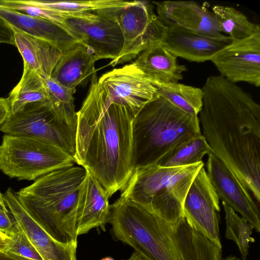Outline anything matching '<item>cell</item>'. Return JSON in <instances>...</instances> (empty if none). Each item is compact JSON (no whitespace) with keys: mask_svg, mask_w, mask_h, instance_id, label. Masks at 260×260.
Listing matches in <instances>:
<instances>
[{"mask_svg":"<svg viewBox=\"0 0 260 260\" xmlns=\"http://www.w3.org/2000/svg\"><path fill=\"white\" fill-rule=\"evenodd\" d=\"M98 81L112 102L126 107L134 115L159 96L155 81L133 63L107 72Z\"/></svg>","mask_w":260,"mask_h":260,"instance_id":"8fae6325","label":"cell"},{"mask_svg":"<svg viewBox=\"0 0 260 260\" xmlns=\"http://www.w3.org/2000/svg\"><path fill=\"white\" fill-rule=\"evenodd\" d=\"M203 161L186 166L153 165L134 170L120 197L146 208L158 217L175 225L183 216V203Z\"/></svg>","mask_w":260,"mask_h":260,"instance_id":"8992f818","label":"cell"},{"mask_svg":"<svg viewBox=\"0 0 260 260\" xmlns=\"http://www.w3.org/2000/svg\"><path fill=\"white\" fill-rule=\"evenodd\" d=\"M219 199L203 166L193 178L183 203V216L190 225L221 247Z\"/></svg>","mask_w":260,"mask_h":260,"instance_id":"7c38bea8","label":"cell"},{"mask_svg":"<svg viewBox=\"0 0 260 260\" xmlns=\"http://www.w3.org/2000/svg\"><path fill=\"white\" fill-rule=\"evenodd\" d=\"M23 2L66 14H74L122 6L128 2L121 0L46 1L22 0Z\"/></svg>","mask_w":260,"mask_h":260,"instance_id":"f1b7e54d","label":"cell"},{"mask_svg":"<svg viewBox=\"0 0 260 260\" xmlns=\"http://www.w3.org/2000/svg\"><path fill=\"white\" fill-rule=\"evenodd\" d=\"M211 153L210 147L201 134L174 146L155 165L162 167L191 165L203 161V157Z\"/></svg>","mask_w":260,"mask_h":260,"instance_id":"cb8c5ba5","label":"cell"},{"mask_svg":"<svg viewBox=\"0 0 260 260\" xmlns=\"http://www.w3.org/2000/svg\"><path fill=\"white\" fill-rule=\"evenodd\" d=\"M122 260H147L145 257L142 256L138 252L134 251L131 255L126 259Z\"/></svg>","mask_w":260,"mask_h":260,"instance_id":"74e56055","label":"cell"},{"mask_svg":"<svg viewBox=\"0 0 260 260\" xmlns=\"http://www.w3.org/2000/svg\"><path fill=\"white\" fill-rule=\"evenodd\" d=\"M154 8L152 3L135 1L92 12L114 20L123 36L122 50L108 65L115 67L131 61L152 44L161 42L167 27L159 20Z\"/></svg>","mask_w":260,"mask_h":260,"instance_id":"ba28073f","label":"cell"},{"mask_svg":"<svg viewBox=\"0 0 260 260\" xmlns=\"http://www.w3.org/2000/svg\"><path fill=\"white\" fill-rule=\"evenodd\" d=\"M4 197L15 223L44 260H77V245L63 244L51 237L26 211L13 189L8 188Z\"/></svg>","mask_w":260,"mask_h":260,"instance_id":"9a60e30c","label":"cell"},{"mask_svg":"<svg viewBox=\"0 0 260 260\" xmlns=\"http://www.w3.org/2000/svg\"><path fill=\"white\" fill-rule=\"evenodd\" d=\"M192 236L194 260H221L222 247L192 226Z\"/></svg>","mask_w":260,"mask_h":260,"instance_id":"4dcf8cb0","label":"cell"},{"mask_svg":"<svg viewBox=\"0 0 260 260\" xmlns=\"http://www.w3.org/2000/svg\"><path fill=\"white\" fill-rule=\"evenodd\" d=\"M0 18L9 26L48 43L61 53L78 43L61 24L48 19L3 7H0Z\"/></svg>","mask_w":260,"mask_h":260,"instance_id":"d6986e66","label":"cell"},{"mask_svg":"<svg viewBox=\"0 0 260 260\" xmlns=\"http://www.w3.org/2000/svg\"><path fill=\"white\" fill-rule=\"evenodd\" d=\"M11 114H15L26 105L38 102L49 101L44 79L23 64L22 77L8 98Z\"/></svg>","mask_w":260,"mask_h":260,"instance_id":"603a6c76","label":"cell"},{"mask_svg":"<svg viewBox=\"0 0 260 260\" xmlns=\"http://www.w3.org/2000/svg\"><path fill=\"white\" fill-rule=\"evenodd\" d=\"M0 260H29L5 250H0Z\"/></svg>","mask_w":260,"mask_h":260,"instance_id":"d590c367","label":"cell"},{"mask_svg":"<svg viewBox=\"0 0 260 260\" xmlns=\"http://www.w3.org/2000/svg\"><path fill=\"white\" fill-rule=\"evenodd\" d=\"M0 43L15 45L14 32L2 19L0 18Z\"/></svg>","mask_w":260,"mask_h":260,"instance_id":"836d02e7","label":"cell"},{"mask_svg":"<svg viewBox=\"0 0 260 260\" xmlns=\"http://www.w3.org/2000/svg\"><path fill=\"white\" fill-rule=\"evenodd\" d=\"M222 205L226 222L225 237L236 244L242 259H246L249 253L250 243L255 242L254 239L251 236L254 228L246 219L239 216L225 203L222 202Z\"/></svg>","mask_w":260,"mask_h":260,"instance_id":"83f0119b","label":"cell"},{"mask_svg":"<svg viewBox=\"0 0 260 260\" xmlns=\"http://www.w3.org/2000/svg\"><path fill=\"white\" fill-rule=\"evenodd\" d=\"M101 260H114L112 257L108 256L102 258Z\"/></svg>","mask_w":260,"mask_h":260,"instance_id":"f35d334b","label":"cell"},{"mask_svg":"<svg viewBox=\"0 0 260 260\" xmlns=\"http://www.w3.org/2000/svg\"><path fill=\"white\" fill-rule=\"evenodd\" d=\"M177 58L158 41L148 47L132 63L154 81L178 82L187 69L178 63Z\"/></svg>","mask_w":260,"mask_h":260,"instance_id":"44dd1931","label":"cell"},{"mask_svg":"<svg viewBox=\"0 0 260 260\" xmlns=\"http://www.w3.org/2000/svg\"><path fill=\"white\" fill-rule=\"evenodd\" d=\"M62 149L36 139L5 134L0 146V170L10 178L35 181L57 169L74 165Z\"/></svg>","mask_w":260,"mask_h":260,"instance_id":"52a82bcc","label":"cell"},{"mask_svg":"<svg viewBox=\"0 0 260 260\" xmlns=\"http://www.w3.org/2000/svg\"><path fill=\"white\" fill-rule=\"evenodd\" d=\"M10 238L0 232V250H5Z\"/></svg>","mask_w":260,"mask_h":260,"instance_id":"8d00e7d4","label":"cell"},{"mask_svg":"<svg viewBox=\"0 0 260 260\" xmlns=\"http://www.w3.org/2000/svg\"><path fill=\"white\" fill-rule=\"evenodd\" d=\"M201 134L198 116L184 112L159 95L145 104L134 117L133 172L155 165L174 146Z\"/></svg>","mask_w":260,"mask_h":260,"instance_id":"5b68a950","label":"cell"},{"mask_svg":"<svg viewBox=\"0 0 260 260\" xmlns=\"http://www.w3.org/2000/svg\"><path fill=\"white\" fill-rule=\"evenodd\" d=\"M157 16L166 27L177 26L212 37L224 36L212 11L193 1L153 2Z\"/></svg>","mask_w":260,"mask_h":260,"instance_id":"2e32d148","label":"cell"},{"mask_svg":"<svg viewBox=\"0 0 260 260\" xmlns=\"http://www.w3.org/2000/svg\"><path fill=\"white\" fill-rule=\"evenodd\" d=\"M221 76L260 86V33L231 43L211 59Z\"/></svg>","mask_w":260,"mask_h":260,"instance_id":"4fadbf2b","label":"cell"},{"mask_svg":"<svg viewBox=\"0 0 260 260\" xmlns=\"http://www.w3.org/2000/svg\"><path fill=\"white\" fill-rule=\"evenodd\" d=\"M11 28L23 64L44 79L50 77L62 53L45 41Z\"/></svg>","mask_w":260,"mask_h":260,"instance_id":"7402d4cb","label":"cell"},{"mask_svg":"<svg viewBox=\"0 0 260 260\" xmlns=\"http://www.w3.org/2000/svg\"><path fill=\"white\" fill-rule=\"evenodd\" d=\"M86 174L81 166L69 165L15 192L29 214L60 243L77 245L76 204Z\"/></svg>","mask_w":260,"mask_h":260,"instance_id":"277c9868","label":"cell"},{"mask_svg":"<svg viewBox=\"0 0 260 260\" xmlns=\"http://www.w3.org/2000/svg\"><path fill=\"white\" fill-rule=\"evenodd\" d=\"M94 54L83 45L77 43L62 53L51 78L66 88L76 91L96 74Z\"/></svg>","mask_w":260,"mask_h":260,"instance_id":"ffe728a7","label":"cell"},{"mask_svg":"<svg viewBox=\"0 0 260 260\" xmlns=\"http://www.w3.org/2000/svg\"><path fill=\"white\" fill-rule=\"evenodd\" d=\"M18 231L7 207L4 193L0 191V232L9 238Z\"/></svg>","mask_w":260,"mask_h":260,"instance_id":"d6a6232c","label":"cell"},{"mask_svg":"<svg viewBox=\"0 0 260 260\" xmlns=\"http://www.w3.org/2000/svg\"><path fill=\"white\" fill-rule=\"evenodd\" d=\"M208 155L206 173L219 199L239 213L259 233V210L250 191L215 155L212 153Z\"/></svg>","mask_w":260,"mask_h":260,"instance_id":"5bb4252c","label":"cell"},{"mask_svg":"<svg viewBox=\"0 0 260 260\" xmlns=\"http://www.w3.org/2000/svg\"><path fill=\"white\" fill-rule=\"evenodd\" d=\"M0 7L15 10L31 16L48 19L61 25L70 14L28 4L22 0H2L0 1Z\"/></svg>","mask_w":260,"mask_h":260,"instance_id":"f546056e","label":"cell"},{"mask_svg":"<svg viewBox=\"0 0 260 260\" xmlns=\"http://www.w3.org/2000/svg\"><path fill=\"white\" fill-rule=\"evenodd\" d=\"M222 32L226 34L231 42H236L260 33L259 25L249 21L242 12L233 7L221 5L213 7Z\"/></svg>","mask_w":260,"mask_h":260,"instance_id":"484cf974","label":"cell"},{"mask_svg":"<svg viewBox=\"0 0 260 260\" xmlns=\"http://www.w3.org/2000/svg\"><path fill=\"white\" fill-rule=\"evenodd\" d=\"M11 114L8 98H0V127Z\"/></svg>","mask_w":260,"mask_h":260,"instance_id":"e575fe53","label":"cell"},{"mask_svg":"<svg viewBox=\"0 0 260 260\" xmlns=\"http://www.w3.org/2000/svg\"><path fill=\"white\" fill-rule=\"evenodd\" d=\"M167 27L161 41L163 45L176 57L190 61L210 60L216 53L231 43L230 37L225 35L215 38L177 26Z\"/></svg>","mask_w":260,"mask_h":260,"instance_id":"e0dca14e","label":"cell"},{"mask_svg":"<svg viewBox=\"0 0 260 260\" xmlns=\"http://www.w3.org/2000/svg\"><path fill=\"white\" fill-rule=\"evenodd\" d=\"M108 223L117 240L147 260H194L192 228L184 217L171 225L142 205L120 197L110 205Z\"/></svg>","mask_w":260,"mask_h":260,"instance_id":"3957f363","label":"cell"},{"mask_svg":"<svg viewBox=\"0 0 260 260\" xmlns=\"http://www.w3.org/2000/svg\"><path fill=\"white\" fill-rule=\"evenodd\" d=\"M109 198L106 190L87 171L76 204L78 236L93 228L105 231L110 212Z\"/></svg>","mask_w":260,"mask_h":260,"instance_id":"ac0fdd59","label":"cell"},{"mask_svg":"<svg viewBox=\"0 0 260 260\" xmlns=\"http://www.w3.org/2000/svg\"><path fill=\"white\" fill-rule=\"evenodd\" d=\"M5 251L29 260H44L19 228L18 231L10 238Z\"/></svg>","mask_w":260,"mask_h":260,"instance_id":"1f68e13d","label":"cell"},{"mask_svg":"<svg viewBox=\"0 0 260 260\" xmlns=\"http://www.w3.org/2000/svg\"><path fill=\"white\" fill-rule=\"evenodd\" d=\"M202 89V134L212 153L259 203V105L249 93L221 75L209 77Z\"/></svg>","mask_w":260,"mask_h":260,"instance_id":"6da1fadb","label":"cell"},{"mask_svg":"<svg viewBox=\"0 0 260 260\" xmlns=\"http://www.w3.org/2000/svg\"><path fill=\"white\" fill-rule=\"evenodd\" d=\"M159 95L180 110L198 116L202 106V88L178 82L161 83L155 82Z\"/></svg>","mask_w":260,"mask_h":260,"instance_id":"d4e9b609","label":"cell"},{"mask_svg":"<svg viewBox=\"0 0 260 260\" xmlns=\"http://www.w3.org/2000/svg\"><path fill=\"white\" fill-rule=\"evenodd\" d=\"M61 25L94 54L97 60L115 59L121 52L123 38L117 23L105 15L85 12L70 14Z\"/></svg>","mask_w":260,"mask_h":260,"instance_id":"30bf717a","label":"cell"},{"mask_svg":"<svg viewBox=\"0 0 260 260\" xmlns=\"http://www.w3.org/2000/svg\"><path fill=\"white\" fill-rule=\"evenodd\" d=\"M50 106L58 118L76 132L77 112L74 94L76 91L63 87L52 78L44 79Z\"/></svg>","mask_w":260,"mask_h":260,"instance_id":"4316f807","label":"cell"},{"mask_svg":"<svg viewBox=\"0 0 260 260\" xmlns=\"http://www.w3.org/2000/svg\"><path fill=\"white\" fill-rule=\"evenodd\" d=\"M77 112L75 162L90 173L110 198L132 174V126L135 116L114 103L93 75Z\"/></svg>","mask_w":260,"mask_h":260,"instance_id":"7a4b0ae2","label":"cell"},{"mask_svg":"<svg viewBox=\"0 0 260 260\" xmlns=\"http://www.w3.org/2000/svg\"><path fill=\"white\" fill-rule=\"evenodd\" d=\"M0 131L4 134L46 143L75 157L76 131L58 118L49 101L30 103L18 112L10 114Z\"/></svg>","mask_w":260,"mask_h":260,"instance_id":"9c48e42d","label":"cell"}]
</instances>
